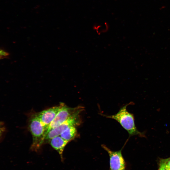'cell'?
<instances>
[{"mask_svg": "<svg viewBox=\"0 0 170 170\" xmlns=\"http://www.w3.org/2000/svg\"><path fill=\"white\" fill-rule=\"evenodd\" d=\"M131 104L129 103L123 106L114 115H106L102 114L101 115L106 118L113 119L117 121L128 132L129 137L134 135L144 137V134L139 131L137 129L133 114L129 112L127 110V107Z\"/></svg>", "mask_w": 170, "mask_h": 170, "instance_id": "cell-1", "label": "cell"}, {"mask_svg": "<svg viewBox=\"0 0 170 170\" xmlns=\"http://www.w3.org/2000/svg\"><path fill=\"white\" fill-rule=\"evenodd\" d=\"M4 128H1V127H0V136L4 131Z\"/></svg>", "mask_w": 170, "mask_h": 170, "instance_id": "cell-12", "label": "cell"}, {"mask_svg": "<svg viewBox=\"0 0 170 170\" xmlns=\"http://www.w3.org/2000/svg\"><path fill=\"white\" fill-rule=\"evenodd\" d=\"M61 107L60 103L55 106L42 110L37 115L40 122L46 129L54 118Z\"/></svg>", "mask_w": 170, "mask_h": 170, "instance_id": "cell-6", "label": "cell"}, {"mask_svg": "<svg viewBox=\"0 0 170 170\" xmlns=\"http://www.w3.org/2000/svg\"><path fill=\"white\" fill-rule=\"evenodd\" d=\"M60 104L61 107L55 117L45 129V138L48 133L51 129L60 125L77 111L84 110V107L82 106L71 108L68 107L64 103H61Z\"/></svg>", "mask_w": 170, "mask_h": 170, "instance_id": "cell-3", "label": "cell"}, {"mask_svg": "<svg viewBox=\"0 0 170 170\" xmlns=\"http://www.w3.org/2000/svg\"><path fill=\"white\" fill-rule=\"evenodd\" d=\"M168 160V158L161 160L158 170H168L167 166Z\"/></svg>", "mask_w": 170, "mask_h": 170, "instance_id": "cell-9", "label": "cell"}, {"mask_svg": "<svg viewBox=\"0 0 170 170\" xmlns=\"http://www.w3.org/2000/svg\"><path fill=\"white\" fill-rule=\"evenodd\" d=\"M78 134L76 127L71 126L63 131L60 136L64 139L70 142L76 138Z\"/></svg>", "mask_w": 170, "mask_h": 170, "instance_id": "cell-8", "label": "cell"}, {"mask_svg": "<svg viewBox=\"0 0 170 170\" xmlns=\"http://www.w3.org/2000/svg\"><path fill=\"white\" fill-rule=\"evenodd\" d=\"M1 125H2V123L0 122V127H1Z\"/></svg>", "mask_w": 170, "mask_h": 170, "instance_id": "cell-13", "label": "cell"}, {"mask_svg": "<svg viewBox=\"0 0 170 170\" xmlns=\"http://www.w3.org/2000/svg\"><path fill=\"white\" fill-rule=\"evenodd\" d=\"M84 110L77 111L60 125L51 129L47 134L44 141L45 140L49 141L54 137L60 135L63 131L69 127L79 126L82 122L80 114Z\"/></svg>", "mask_w": 170, "mask_h": 170, "instance_id": "cell-4", "label": "cell"}, {"mask_svg": "<svg viewBox=\"0 0 170 170\" xmlns=\"http://www.w3.org/2000/svg\"><path fill=\"white\" fill-rule=\"evenodd\" d=\"M8 54L6 52L0 49V59L7 56Z\"/></svg>", "mask_w": 170, "mask_h": 170, "instance_id": "cell-10", "label": "cell"}, {"mask_svg": "<svg viewBox=\"0 0 170 170\" xmlns=\"http://www.w3.org/2000/svg\"><path fill=\"white\" fill-rule=\"evenodd\" d=\"M125 145V144L120 150L116 151L111 150L105 144L101 145L109 156V170H126V163L122 153V150Z\"/></svg>", "mask_w": 170, "mask_h": 170, "instance_id": "cell-5", "label": "cell"}, {"mask_svg": "<svg viewBox=\"0 0 170 170\" xmlns=\"http://www.w3.org/2000/svg\"><path fill=\"white\" fill-rule=\"evenodd\" d=\"M28 127L32 137L31 149L37 152L44 142L45 128L40 122L37 114L31 116Z\"/></svg>", "mask_w": 170, "mask_h": 170, "instance_id": "cell-2", "label": "cell"}, {"mask_svg": "<svg viewBox=\"0 0 170 170\" xmlns=\"http://www.w3.org/2000/svg\"><path fill=\"white\" fill-rule=\"evenodd\" d=\"M167 168L168 170H170V168H168L167 167Z\"/></svg>", "mask_w": 170, "mask_h": 170, "instance_id": "cell-14", "label": "cell"}, {"mask_svg": "<svg viewBox=\"0 0 170 170\" xmlns=\"http://www.w3.org/2000/svg\"><path fill=\"white\" fill-rule=\"evenodd\" d=\"M51 146L60 155L62 161H63V152L65 147L69 142L64 139L59 135L52 138L49 141Z\"/></svg>", "mask_w": 170, "mask_h": 170, "instance_id": "cell-7", "label": "cell"}, {"mask_svg": "<svg viewBox=\"0 0 170 170\" xmlns=\"http://www.w3.org/2000/svg\"><path fill=\"white\" fill-rule=\"evenodd\" d=\"M167 166L168 168H170V158H168V160L167 163Z\"/></svg>", "mask_w": 170, "mask_h": 170, "instance_id": "cell-11", "label": "cell"}]
</instances>
